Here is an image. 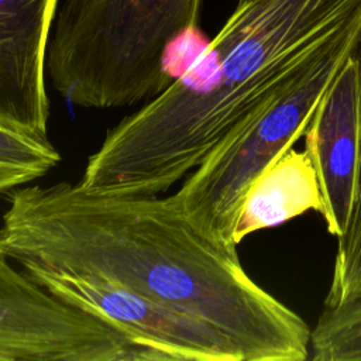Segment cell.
Masks as SVG:
<instances>
[{"instance_id":"52a82bcc","label":"cell","mask_w":361,"mask_h":361,"mask_svg":"<svg viewBox=\"0 0 361 361\" xmlns=\"http://www.w3.org/2000/svg\"><path fill=\"white\" fill-rule=\"evenodd\" d=\"M58 0H0V123L47 137L45 59Z\"/></svg>"},{"instance_id":"30bf717a","label":"cell","mask_w":361,"mask_h":361,"mask_svg":"<svg viewBox=\"0 0 361 361\" xmlns=\"http://www.w3.org/2000/svg\"><path fill=\"white\" fill-rule=\"evenodd\" d=\"M358 75V151L354 202L343 237L337 238L326 307L340 306L361 298V39L354 51Z\"/></svg>"},{"instance_id":"9c48e42d","label":"cell","mask_w":361,"mask_h":361,"mask_svg":"<svg viewBox=\"0 0 361 361\" xmlns=\"http://www.w3.org/2000/svg\"><path fill=\"white\" fill-rule=\"evenodd\" d=\"M323 213V196L306 151L289 148L250 186L234 231L237 245L250 234L281 226L306 212Z\"/></svg>"},{"instance_id":"5b68a950","label":"cell","mask_w":361,"mask_h":361,"mask_svg":"<svg viewBox=\"0 0 361 361\" xmlns=\"http://www.w3.org/2000/svg\"><path fill=\"white\" fill-rule=\"evenodd\" d=\"M21 269L61 300L117 329L142 360L241 361L228 340L210 326L104 276L48 265Z\"/></svg>"},{"instance_id":"3957f363","label":"cell","mask_w":361,"mask_h":361,"mask_svg":"<svg viewBox=\"0 0 361 361\" xmlns=\"http://www.w3.org/2000/svg\"><path fill=\"white\" fill-rule=\"evenodd\" d=\"M200 0H65L45 72L71 104L114 109L159 94L171 45L195 30Z\"/></svg>"},{"instance_id":"6da1fadb","label":"cell","mask_w":361,"mask_h":361,"mask_svg":"<svg viewBox=\"0 0 361 361\" xmlns=\"http://www.w3.org/2000/svg\"><path fill=\"white\" fill-rule=\"evenodd\" d=\"M0 247L21 268L104 276L219 331L241 361H305L307 323L203 235L173 195L96 190L79 180L8 193Z\"/></svg>"},{"instance_id":"ba28073f","label":"cell","mask_w":361,"mask_h":361,"mask_svg":"<svg viewBox=\"0 0 361 361\" xmlns=\"http://www.w3.org/2000/svg\"><path fill=\"white\" fill-rule=\"evenodd\" d=\"M323 196L329 234L344 235L354 202L358 151V75L354 54L322 96L305 133Z\"/></svg>"},{"instance_id":"277c9868","label":"cell","mask_w":361,"mask_h":361,"mask_svg":"<svg viewBox=\"0 0 361 361\" xmlns=\"http://www.w3.org/2000/svg\"><path fill=\"white\" fill-rule=\"evenodd\" d=\"M361 28L326 52L268 109L228 134L173 193L192 224L228 251L251 183L306 133L326 89L354 54Z\"/></svg>"},{"instance_id":"7c38bea8","label":"cell","mask_w":361,"mask_h":361,"mask_svg":"<svg viewBox=\"0 0 361 361\" xmlns=\"http://www.w3.org/2000/svg\"><path fill=\"white\" fill-rule=\"evenodd\" d=\"M313 361H361V298L326 307L310 333Z\"/></svg>"},{"instance_id":"8fae6325","label":"cell","mask_w":361,"mask_h":361,"mask_svg":"<svg viewBox=\"0 0 361 361\" xmlns=\"http://www.w3.org/2000/svg\"><path fill=\"white\" fill-rule=\"evenodd\" d=\"M61 161L48 137H35L0 123V195L28 185Z\"/></svg>"},{"instance_id":"7a4b0ae2","label":"cell","mask_w":361,"mask_h":361,"mask_svg":"<svg viewBox=\"0 0 361 361\" xmlns=\"http://www.w3.org/2000/svg\"><path fill=\"white\" fill-rule=\"evenodd\" d=\"M360 28L361 14L344 25L329 0H238L192 65L107 131L79 182L166 192Z\"/></svg>"},{"instance_id":"8992f818","label":"cell","mask_w":361,"mask_h":361,"mask_svg":"<svg viewBox=\"0 0 361 361\" xmlns=\"http://www.w3.org/2000/svg\"><path fill=\"white\" fill-rule=\"evenodd\" d=\"M128 340L61 300L0 247V361H123Z\"/></svg>"}]
</instances>
